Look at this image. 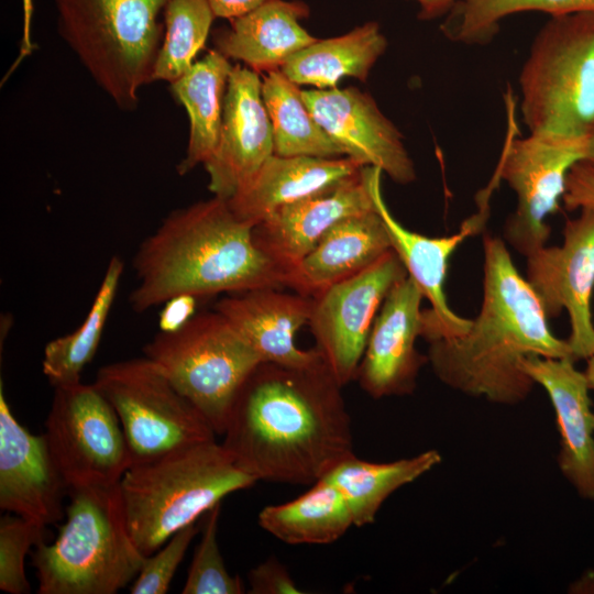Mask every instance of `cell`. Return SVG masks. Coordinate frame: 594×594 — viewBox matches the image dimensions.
<instances>
[{
    "mask_svg": "<svg viewBox=\"0 0 594 594\" xmlns=\"http://www.w3.org/2000/svg\"><path fill=\"white\" fill-rule=\"evenodd\" d=\"M373 208L362 167L324 191L280 207L254 227L253 238L256 245L286 272L287 278L332 226Z\"/></svg>",
    "mask_w": 594,
    "mask_h": 594,
    "instance_id": "obj_19",
    "label": "cell"
},
{
    "mask_svg": "<svg viewBox=\"0 0 594 594\" xmlns=\"http://www.w3.org/2000/svg\"><path fill=\"white\" fill-rule=\"evenodd\" d=\"M46 526L8 513L0 519V590L10 594H28L31 587L25 575V557L32 547L45 542Z\"/></svg>",
    "mask_w": 594,
    "mask_h": 594,
    "instance_id": "obj_34",
    "label": "cell"
},
{
    "mask_svg": "<svg viewBox=\"0 0 594 594\" xmlns=\"http://www.w3.org/2000/svg\"><path fill=\"white\" fill-rule=\"evenodd\" d=\"M309 14L308 4L301 0H267L217 29L213 44L227 58L242 62L258 74L280 69L317 40L300 23Z\"/></svg>",
    "mask_w": 594,
    "mask_h": 594,
    "instance_id": "obj_23",
    "label": "cell"
},
{
    "mask_svg": "<svg viewBox=\"0 0 594 594\" xmlns=\"http://www.w3.org/2000/svg\"><path fill=\"white\" fill-rule=\"evenodd\" d=\"M22 7H23V32H22V38H21V46H20V53L18 55V58L13 63L10 70L7 73V76H10V74L19 66L22 61L32 54L34 50V44L32 42L31 36V26H32V16H33V0H22Z\"/></svg>",
    "mask_w": 594,
    "mask_h": 594,
    "instance_id": "obj_39",
    "label": "cell"
},
{
    "mask_svg": "<svg viewBox=\"0 0 594 594\" xmlns=\"http://www.w3.org/2000/svg\"><path fill=\"white\" fill-rule=\"evenodd\" d=\"M594 168V132L587 138L585 160Z\"/></svg>",
    "mask_w": 594,
    "mask_h": 594,
    "instance_id": "obj_42",
    "label": "cell"
},
{
    "mask_svg": "<svg viewBox=\"0 0 594 594\" xmlns=\"http://www.w3.org/2000/svg\"><path fill=\"white\" fill-rule=\"evenodd\" d=\"M587 138L529 133L512 138L497 177L516 195V208L504 226L506 242L528 256L547 244L548 216L559 209L571 168L585 160Z\"/></svg>",
    "mask_w": 594,
    "mask_h": 594,
    "instance_id": "obj_11",
    "label": "cell"
},
{
    "mask_svg": "<svg viewBox=\"0 0 594 594\" xmlns=\"http://www.w3.org/2000/svg\"><path fill=\"white\" fill-rule=\"evenodd\" d=\"M361 168L348 156L273 154L228 202L239 218L256 226L280 207L324 191Z\"/></svg>",
    "mask_w": 594,
    "mask_h": 594,
    "instance_id": "obj_24",
    "label": "cell"
},
{
    "mask_svg": "<svg viewBox=\"0 0 594 594\" xmlns=\"http://www.w3.org/2000/svg\"><path fill=\"white\" fill-rule=\"evenodd\" d=\"M216 15L208 0H169L164 12V37L153 81L169 84L183 76L205 46Z\"/></svg>",
    "mask_w": 594,
    "mask_h": 594,
    "instance_id": "obj_32",
    "label": "cell"
},
{
    "mask_svg": "<svg viewBox=\"0 0 594 594\" xmlns=\"http://www.w3.org/2000/svg\"><path fill=\"white\" fill-rule=\"evenodd\" d=\"M387 44L380 24L369 21L342 35L317 38L287 61L280 70L298 86L316 89L338 87L343 78L365 82Z\"/></svg>",
    "mask_w": 594,
    "mask_h": 594,
    "instance_id": "obj_26",
    "label": "cell"
},
{
    "mask_svg": "<svg viewBox=\"0 0 594 594\" xmlns=\"http://www.w3.org/2000/svg\"><path fill=\"white\" fill-rule=\"evenodd\" d=\"M584 374L586 376L590 389L594 392V354L586 360Z\"/></svg>",
    "mask_w": 594,
    "mask_h": 594,
    "instance_id": "obj_41",
    "label": "cell"
},
{
    "mask_svg": "<svg viewBox=\"0 0 594 594\" xmlns=\"http://www.w3.org/2000/svg\"><path fill=\"white\" fill-rule=\"evenodd\" d=\"M53 543L32 551L40 594H114L134 581L145 556L127 524L119 483L70 488Z\"/></svg>",
    "mask_w": 594,
    "mask_h": 594,
    "instance_id": "obj_5",
    "label": "cell"
},
{
    "mask_svg": "<svg viewBox=\"0 0 594 594\" xmlns=\"http://www.w3.org/2000/svg\"><path fill=\"white\" fill-rule=\"evenodd\" d=\"M302 97L311 113L345 156L362 167H377L393 182L408 185L417 174L399 129L374 98L355 87L308 89Z\"/></svg>",
    "mask_w": 594,
    "mask_h": 594,
    "instance_id": "obj_14",
    "label": "cell"
},
{
    "mask_svg": "<svg viewBox=\"0 0 594 594\" xmlns=\"http://www.w3.org/2000/svg\"><path fill=\"white\" fill-rule=\"evenodd\" d=\"M261 74L233 66L224 97L218 145L204 164L213 196L229 200L274 154L272 123Z\"/></svg>",
    "mask_w": 594,
    "mask_h": 594,
    "instance_id": "obj_15",
    "label": "cell"
},
{
    "mask_svg": "<svg viewBox=\"0 0 594 594\" xmlns=\"http://www.w3.org/2000/svg\"><path fill=\"white\" fill-rule=\"evenodd\" d=\"M541 12L549 16L594 13V0H460L440 25L451 42L484 45L498 33L507 16Z\"/></svg>",
    "mask_w": 594,
    "mask_h": 594,
    "instance_id": "obj_31",
    "label": "cell"
},
{
    "mask_svg": "<svg viewBox=\"0 0 594 594\" xmlns=\"http://www.w3.org/2000/svg\"><path fill=\"white\" fill-rule=\"evenodd\" d=\"M574 362L530 355L521 369L547 392L554 409L562 475L581 497L594 501V413L586 376Z\"/></svg>",
    "mask_w": 594,
    "mask_h": 594,
    "instance_id": "obj_20",
    "label": "cell"
},
{
    "mask_svg": "<svg viewBox=\"0 0 594 594\" xmlns=\"http://www.w3.org/2000/svg\"><path fill=\"white\" fill-rule=\"evenodd\" d=\"M562 201L570 211L594 209V168L590 164L582 161L571 168Z\"/></svg>",
    "mask_w": 594,
    "mask_h": 594,
    "instance_id": "obj_37",
    "label": "cell"
},
{
    "mask_svg": "<svg viewBox=\"0 0 594 594\" xmlns=\"http://www.w3.org/2000/svg\"><path fill=\"white\" fill-rule=\"evenodd\" d=\"M525 278L548 319L566 310L570 321L566 341L574 361L591 358L594 354L593 208H581L576 218L566 220L561 245H544L526 256Z\"/></svg>",
    "mask_w": 594,
    "mask_h": 594,
    "instance_id": "obj_13",
    "label": "cell"
},
{
    "mask_svg": "<svg viewBox=\"0 0 594 594\" xmlns=\"http://www.w3.org/2000/svg\"><path fill=\"white\" fill-rule=\"evenodd\" d=\"M216 18L234 19L257 8L267 0H208Z\"/></svg>",
    "mask_w": 594,
    "mask_h": 594,
    "instance_id": "obj_38",
    "label": "cell"
},
{
    "mask_svg": "<svg viewBox=\"0 0 594 594\" xmlns=\"http://www.w3.org/2000/svg\"><path fill=\"white\" fill-rule=\"evenodd\" d=\"M61 36L122 110L153 81L169 0H54Z\"/></svg>",
    "mask_w": 594,
    "mask_h": 594,
    "instance_id": "obj_6",
    "label": "cell"
},
{
    "mask_svg": "<svg viewBox=\"0 0 594 594\" xmlns=\"http://www.w3.org/2000/svg\"><path fill=\"white\" fill-rule=\"evenodd\" d=\"M123 270L121 257L113 255L84 321L70 333L45 345L42 371L53 387L80 382L84 369L100 343Z\"/></svg>",
    "mask_w": 594,
    "mask_h": 594,
    "instance_id": "obj_30",
    "label": "cell"
},
{
    "mask_svg": "<svg viewBox=\"0 0 594 594\" xmlns=\"http://www.w3.org/2000/svg\"><path fill=\"white\" fill-rule=\"evenodd\" d=\"M218 504L205 514L202 535L187 573L183 594H242L244 585L226 568L218 544Z\"/></svg>",
    "mask_w": 594,
    "mask_h": 594,
    "instance_id": "obj_33",
    "label": "cell"
},
{
    "mask_svg": "<svg viewBox=\"0 0 594 594\" xmlns=\"http://www.w3.org/2000/svg\"><path fill=\"white\" fill-rule=\"evenodd\" d=\"M407 276L403 262L392 249L366 270L314 297L308 326L315 348L342 387L356 378L384 299Z\"/></svg>",
    "mask_w": 594,
    "mask_h": 594,
    "instance_id": "obj_12",
    "label": "cell"
},
{
    "mask_svg": "<svg viewBox=\"0 0 594 594\" xmlns=\"http://www.w3.org/2000/svg\"><path fill=\"white\" fill-rule=\"evenodd\" d=\"M342 386L326 363H260L240 388L222 446L256 482L312 485L353 453Z\"/></svg>",
    "mask_w": 594,
    "mask_h": 594,
    "instance_id": "obj_1",
    "label": "cell"
},
{
    "mask_svg": "<svg viewBox=\"0 0 594 594\" xmlns=\"http://www.w3.org/2000/svg\"><path fill=\"white\" fill-rule=\"evenodd\" d=\"M262 529L288 544H329L354 526L340 491L326 477L299 497L268 505L258 514Z\"/></svg>",
    "mask_w": 594,
    "mask_h": 594,
    "instance_id": "obj_27",
    "label": "cell"
},
{
    "mask_svg": "<svg viewBox=\"0 0 594 594\" xmlns=\"http://www.w3.org/2000/svg\"><path fill=\"white\" fill-rule=\"evenodd\" d=\"M416 282L407 276L387 294L373 322L356 381L371 397L380 399L411 394L427 354L416 348L422 332L421 301Z\"/></svg>",
    "mask_w": 594,
    "mask_h": 594,
    "instance_id": "obj_16",
    "label": "cell"
},
{
    "mask_svg": "<svg viewBox=\"0 0 594 594\" xmlns=\"http://www.w3.org/2000/svg\"><path fill=\"white\" fill-rule=\"evenodd\" d=\"M312 307V297L260 287L228 294L213 309L234 326L263 362L308 369L324 363L316 348L301 350L295 343L297 331L308 324Z\"/></svg>",
    "mask_w": 594,
    "mask_h": 594,
    "instance_id": "obj_21",
    "label": "cell"
},
{
    "mask_svg": "<svg viewBox=\"0 0 594 594\" xmlns=\"http://www.w3.org/2000/svg\"><path fill=\"white\" fill-rule=\"evenodd\" d=\"M232 68L229 58L212 50L170 82L172 94L185 107L189 118L186 154L177 165L179 175L204 165L216 151Z\"/></svg>",
    "mask_w": 594,
    "mask_h": 594,
    "instance_id": "obj_25",
    "label": "cell"
},
{
    "mask_svg": "<svg viewBox=\"0 0 594 594\" xmlns=\"http://www.w3.org/2000/svg\"><path fill=\"white\" fill-rule=\"evenodd\" d=\"M177 391L223 435L231 406L262 359L219 311L191 315L162 329L143 348Z\"/></svg>",
    "mask_w": 594,
    "mask_h": 594,
    "instance_id": "obj_8",
    "label": "cell"
},
{
    "mask_svg": "<svg viewBox=\"0 0 594 594\" xmlns=\"http://www.w3.org/2000/svg\"><path fill=\"white\" fill-rule=\"evenodd\" d=\"M92 384L118 415L132 465L216 440L205 417L145 355L101 366Z\"/></svg>",
    "mask_w": 594,
    "mask_h": 594,
    "instance_id": "obj_9",
    "label": "cell"
},
{
    "mask_svg": "<svg viewBox=\"0 0 594 594\" xmlns=\"http://www.w3.org/2000/svg\"><path fill=\"white\" fill-rule=\"evenodd\" d=\"M262 97L272 123L274 154L322 158L345 156L311 113L302 90L280 69L263 77Z\"/></svg>",
    "mask_w": 594,
    "mask_h": 594,
    "instance_id": "obj_29",
    "label": "cell"
},
{
    "mask_svg": "<svg viewBox=\"0 0 594 594\" xmlns=\"http://www.w3.org/2000/svg\"><path fill=\"white\" fill-rule=\"evenodd\" d=\"M255 483L211 440L133 464L119 486L130 535L146 557L226 496Z\"/></svg>",
    "mask_w": 594,
    "mask_h": 594,
    "instance_id": "obj_4",
    "label": "cell"
},
{
    "mask_svg": "<svg viewBox=\"0 0 594 594\" xmlns=\"http://www.w3.org/2000/svg\"><path fill=\"white\" fill-rule=\"evenodd\" d=\"M67 486L44 433L25 429L12 414L0 383V508L43 526L65 516Z\"/></svg>",
    "mask_w": 594,
    "mask_h": 594,
    "instance_id": "obj_18",
    "label": "cell"
},
{
    "mask_svg": "<svg viewBox=\"0 0 594 594\" xmlns=\"http://www.w3.org/2000/svg\"><path fill=\"white\" fill-rule=\"evenodd\" d=\"M254 227L217 196L172 211L133 256L132 309L144 312L184 297L285 287L286 272L256 245Z\"/></svg>",
    "mask_w": 594,
    "mask_h": 594,
    "instance_id": "obj_3",
    "label": "cell"
},
{
    "mask_svg": "<svg viewBox=\"0 0 594 594\" xmlns=\"http://www.w3.org/2000/svg\"><path fill=\"white\" fill-rule=\"evenodd\" d=\"M418 4V19L431 21L444 18L460 0H414Z\"/></svg>",
    "mask_w": 594,
    "mask_h": 594,
    "instance_id": "obj_40",
    "label": "cell"
},
{
    "mask_svg": "<svg viewBox=\"0 0 594 594\" xmlns=\"http://www.w3.org/2000/svg\"><path fill=\"white\" fill-rule=\"evenodd\" d=\"M198 532L195 524L175 532L160 549L146 556L132 582L131 594H165L185 553Z\"/></svg>",
    "mask_w": 594,
    "mask_h": 594,
    "instance_id": "obj_35",
    "label": "cell"
},
{
    "mask_svg": "<svg viewBox=\"0 0 594 594\" xmlns=\"http://www.w3.org/2000/svg\"><path fill=\"white\" fill-rule=\"evenodd\" d=\"M248 580L252 594L302 593L286 566L274 557L253 568L248 574Z\"/></svg>",
    "mask_w": 594,
    "mask_h": 594,
    "instance_id": "obj_36",
    "label": "cell"
},
{
    "mask_svg": "<svg viewBox=\"0 0 594 594\" xmlns=\"http://www.w3.org/2000/svg\"><path fill=\"white\" fill-rule=\"evenodd\" d=\"M44 436L67 490L117 484L132 465L118 415L94 384L54 387Z\"/></svg>",
    "mask_w": 594,
    "mask_h": 594,
    "instance_id": "obj_10",
    "label": "cell"
},
{
    "mask_svg": "<svg viewBox=\"0 0 594 594\" xmlns=\"http://www.w3.org/2000/svg\"><path fill=\"white\" fill-rule=\"evenodd\" d=\"M520 112L529 133L594 132V13L550 16L521 66Z\"/></svg>",
    "mask_w": 594,
    "mask_h": 594,
    "instance_id": "obj_7",
    "label": "cell"
},
{
    "mask_svg": "<svg viewBox=\"0 0 594 594\" xmlns=\"http://www.w3.org/2000/svg\"><path fill=\"white\" fill-rule=\"evenodd\" d=\"M483 298L477 316L460 336L428 342V363L447 386L501 405L524 402L536 385L521 369L527 356L571 358L556 337L505 242L483 235ZM574 360V359H573Z\"/></svg>",
    "mask_w": 594,
    "mask_h": 594,
    "instance_id": "obj_2",
    "label": "cell"
},
{
    "mask_svg": "<svg viewBox=\"0 0 594 594\" xmlns=\"http://www.w3.org/2000/svg\"><path fill=\"white\" fill-rule=\"evenodd\" d=\"M391 250L388 232L374 205L332 226L288 273L285 287L314 298L366 270Z\"/></svg>",
    "mask_w": 594,
    "mask_h": 594,
    "instance_id": "obj_22",
    "label": "cell"
},
{
    "mask_svg": "<svg viewBox=\"0 0 594 594\" xmlns=\"http://www.w3.org/2000/svg\"><path fill=\"white\" fill-rule=\"evenodd\" d=\"M441 462L437 450H427L411 458L374 463L353 453L340 461L324 477L344 497L354 526L372 524L389 495L419 479Z\"/></svg>",
    "mask_w": 594,
    "mask_h": 594,
    "instance_id": "obj_28",
    "label": "cell"
},
{
    "mask_svg": "<svg viewBox=\"0 0 594 594\" xmlns=\"http://www.w3.org/2000/svg\"><path fill=\"white\" fill-rule=\"evenodd\" d=\"M364 173L388 237L392 249L403 262L408 276L411 277L430 308L422 311L421 337L427 341L457 337L465 332L471 319L457 315L449 306L444 294L449 261L458 246L469 237L482 229L484 218L476 216L466 220L460 231L449 235L430 238L404 227L389 211L382 194L383 172L377 167H364Z\"/></svg>",
    "mask_w": 594,
    "mask_h": 594,
    "instance_id": "obj_17",
    "label": "cell"
}]
</instances>
